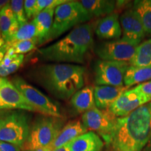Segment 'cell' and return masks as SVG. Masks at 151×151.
Here are the masks:
<instances>
[{"mask_svg": "<svg viewBox=\"0 0 151 151\" xmlns=\"http://www.w3.org/2000/svg\"><path fill=\"white\" fill-rule=\"evenodd\" d=\"M86 68L69 63L45 64L30 71L29 76L55 97L67 100L83 88Z\"/></svg>", "mask_w": 151, "mask_h": 151, "instance_id": "6da1fadb", "label": "cell"}, {"mask_svg": "<svg viewBox=\"0 0 151 151\" xmlns=\"http://www.w3.org/2000/svg\"><path fill=\"white\" fill-rule=\"evenodd\" d=\"M151 140V101L118 118L108 145L111 151H142Z\"/></svg>", "mask_w": 151, "mask_h": 151, "instance_id": "7a4b0ae2", "label": "cell"}, {"mask_svg": "<svg viewBox=\"0 0 151 151\" xmlns=\"http://www.w3.org/2000/svg\"><path fill=\"white\" fill-rule=\"evenodd\" d=\"M93 43L92 26L84 23L75 27L57 42L39 49V54L46 61L82 64Z\"/></svg>", "mask_w": 151, "mask_h": 151, "instance_id": "3957f363", "label": "cell"}, {"mask_svg": "<svg viewBox=\"0 0 151 151\" xmlns=\"http://www.w3.org/2000/svg\"><path fill=\"white\" fill-rule=\"evenodd\" d=\"M93 18L80 1H68L55 9L54 20L47 41L59 37L68 30Z\"/></svg>", "mask_w": 151, "mask_h": 151, "instance_id": "277c9868", "label": "cell"}, {"mask_svg": "<svg viewBox=\"0 0 151 151\" xmlns=\"http://www.w3.org/2000/svg\"><path fill=\"white\" fill-rule=\"evenodd\" d=\"M62 125L60 118L46 116L38 118L30 131L27 141L28 148L33 151L41 148H51L62 129Z\"/></svg>", "mask_w": 151, "mask_h": 151, "instance_id": "5b68a950", "label": "cell"}, {"mask_svg": "<svg viewBox=\"0 0 151 151\" xmlns=\"http://www.w3.org/2000/svg\"><path fill=\"white\" fill-rule=\"evenodd\" d=\"M30 134L27 116L22 111L6 112L0 128V141L23 146Z\"/></svg>", "mask_w": 151, "mask_h": 151, "instance_id": "8992f818", "label": "cell"}, {"mask_svg": "<svg viewBox=\"0 0 151 151\" xmlns=\"http://www.w3.org/2000/svg\"><path fill=\"white\" fill-rule=\"evenodd\" d=\"M12 83L37 112L47 116L61 118V109L58 103L45 95L43 92L20 76L13 78Z\"/></svg>", "mask_w": 151, "mask_h": 151, "instance_id": "52a82bcc", "label": "cell"}, {"mask_svg": "<svg viewBox=\"0 0 151 151\" xmlns=\"http://www.w3.org/2000/svg\"><path fill=\"white\" fill-rule=\"evenodd\" d=\"M129 67L127 62L97 60L94 65L95 83L97 86L124 87V77Z\"/></svg>", "mask_w": 151, "mask_h": 151, "instance_id": "ba28073f", "label": "cell"}, {"mask_svg": "<svg viewBox=\"0 0 151 151\" xmlns=\"http://www.w3.org/2000/svg\"><path fill=\"white\" fill-rule=\"evenodd\" d=\"M117 118L109 109L100 110L95 107L83 114L82 122L88 129L97 132L108 144L116 127Z\"/></svg>", "mask_w": 151, "mask_h": 151, "instance_id": "9c48e42d", "label": "cell"}, {"mask_svg": "<svg viewBox=\"0 0 151 151\" xmlns=\"http://www.w3.org/2000/svg\"><path fill=\"white\" fill-rule=\"evenodd\" d=\"M139 45L120 39L99 43L94 48L100 59L112 61L129 62Z\"/></svg>", "mask_w": 151, "mask_h": 151, "instance_id": "30bf717a", "label": "cell"}, {"mask_svg": "<svg viewBox=\"0 0 151 151\" xmlns=\"http://www.w3.org/2000/svg\"><path fill=\"white\" fill-rule=\"evenodd\" d=\"M150 101V97L133 88L122 92L109 107V110L115 116L122 118L128 116L136 109Z\"/></svg>", "mask_w": 151, "mask_h": 151, "instance_id": "8fae6325", "label": "cell"}, {"mask_svg": "<svg viewBox=\"0 0 151 151\" xmlns=\"http://www.w3.org/2000/svg\"><path fill=\"white\" fill-rule=\"evenodd\" d=\"M122 37L124 41L139 45L146 34L141 20L134 9L126 10L120 17Z\"/></svg>", "mask_w": 151, "mask_h": 151, "instance_id": "7c38bea8", "label": "cell"}, {"mask_svg": "<svg viewBox=\"0 0 151 151\" xmlns=\"http://www.w3.org/2000/svg\"><path fill=\"white\" fill-rule=\"evenodd\" d=\"M4 109H21L37 112L23 94L8 79L0 88V110Z\"/></svg>", "mask_w": 151, "mask_h": 151, "instance_id": "4fadbf2b", "label": "cell"}, {"mask_svg": "<svg viewBox=\"0 0 151 151\" xmlns=\"http://www.w3.org/2000/svg\"><path fill=\"white\" fill-rule=\"evenodd\" d=\"M95 33L101 39L110 41L120 39L122 28L118 14L113 13L101 19L97 24Z\"/></svg>", "mask_w": 151, "mask_h": 151, "instance_id": "5bb4252c", "label": "cell"}, {"mask_svg": "<svg viewBox=\"0 0 151 151\" xmlns=\"http://www.w3.org/2000/svg\"><path fill=\"white\" fill-rule=\"evenodd\" d=\"M127 89L128 88L125 86H95L94 88V96L96 107L100 110L109 109L120 94Z\"/></svg>", "mask_w": 151, "mask_h": 151, "instance_id": "9a60e30c", "label": "cell"}, {"mask_svg": "<svg viewBox=\"0 0 151 151\" xmlns=\"http://www.w3.org/2000/svg\"><path fill=\"white\" fill-rule=\"evenodd\" d=\"M88 129L81 121H72L66 124L60 131L51 146L52 150L69 144L79 136L86 133Z\"/></svg>", "mask_w": 151, "mask_h": 151, "instance_id": "2e32d148", "label": "cell"}, {"mask_svg": "<svg viewBox=\"0 0 151 151\" xmlns=\"http://www.w3.org/2000/svg\"><path fill=\"white\" fill-rule=\"evenodd\" d=\"M104 142L97 134L88 132L70 143L71 151H101Z\"/></svg>", "mask_w": 151, "mask_h": 151, "instance_id": "e0dca14e", "label": "cell"}, {"mask_svg": "<svg viewBox=\"0 0 151 151\" xmlns=\"http://www.w3.org/2000/svg\"><path fill=\"white\" fill-rule=\"evenodd\" d=\"M55 9H46L41 11L33 19L37 32V38L39 43L41 44L48 40V37L51 30L53 17Z\"/></svg>", "mask_w": 151, "mask_h": 151, "instance_id": "ac0fdd59", "label": "cell"}, {"mask_svg": "<svg viewBox=\"0 0 151 151\" xmlns=\"http://www.w3.org/2000/svg\"><path fill=\"white\" fill-rule=\"evenodd\" d=\"M71 104L73 109L79 113H84L95 108L94 88L90 86L81 88L71 97Z\"/></svg>", "mask_w": 151, "mask_h": 151, "instance_id": "d6986e66", "label": "cell"}, {"mask_svg": "<svg viewBox=\"0 0 151 151\" xmlns=\"http://www.w3.org/2000/svg\"><path fill=\"white\" fill-rule=\"evenodd\" d=\"M19 27L20 24L13 14L9 3L0 11V31L6 43L16 33Z\"/></svg>", "mask_w": 151, "mask_h": 151, "instance_id": "ffe728a7", "label": "cell"}, {"mask_svg": "<svg viewBox=\"0 0 151 151\" xmlns=\"http://www.w3.org/2000/svg\"><path fill=\"white\" fill-rule=\"evenodd\" d=\"M80 3L92 17L113 14L116 1L110 0H82Z\"/></svg>", "mask_w": 151, "mask_h": 151, "instance_id": "44dd1931", "label": "cell"}, {"mask_svg": "<svg viewBox=\"0 0 151 151\" xmlns=\"http://www.w3.org/2000/svg\"><path fill=\"white\" fill-rule=\"evenodd\" d=\"M150 81H151V65L148 67L129 65L124 77V86L129 88L134 85H139Z\"/></svg>", "mask_w": 151, "mask_h": 151, "instance_id": "7402d4cb", "label": "cell"}, {"mask_svg": "<svg viewBox=\"0 0 151 151\" xmlns=\"http://www.w3.org/2000/svg\"><path fill=\"white\" fill-rule=\"evenodd\" d=\"M134 67H148L151 65V39L141 42L137 46L133 58L129 62Z\"/></svg>", "mask_w": 151, "mask_h": 151, "instance_id": "603a6c76", "label": "cell"}, {"mask_svg": "<svg viewBox=\"0 0 151 151\" xmlns=\"http://www.w3.org/2000/svg\"><path fill=\"white\" fill-rule=\"evenodd\" d=\"M133 9L141 20L146 34L151 36V0L134 1Z\"/></svg>", "mask_w": 151, "mask_h": 151, "instance_id": "cb8c5ba5", "label": "cell"}, {"mask_svg": "<svg viewBox=\"0 0 151 151\" xmlns=\"http://www.w3.org/2000/svg\"><path fill=\"white\" fill-rule=\"evenodd\" d=\"M23 61V55L6 53L2 61L0 62V77L4 78L14 73L22 65Z\"/></svg>", "mask_w": 151, "mask_h": 151, "instance_id": "d4e9b609", "label": "cell"}, {"mask_svg": "<svg viewBox=\"0 0 151 151\" xmlns=\"http://www.w3.org/2000/svg\"><path fill=\"white\" fill-rule=\"evenodd\" d=\"M37 37V32L35 22H27L23 25L20 26L16 33L6 43H11L16 41L31 40Z\"/></svg>", "mask_w": 151, "mask_h": 151, "instance_id": "484cf974", "label": "cell"}, {"mask_svg": "<svg viewBox=\"0 0 151 151\" xmlns=\"http://www.w3.org/2000/svg\"><path fill=\"white\" fill-rule=\"evenodd\" d=\"M39 43L38 38L31 39V40L20 41L11 43H6L8 48H11L16 55H23L27 53L36 48L37 44Z\"/></svg>", "mask_w": 151, "mask_h": 151, "instance_id": "4316f807", "label": "cell"}, {"mask_svg": "<svg viewBox=\"0 0 151 151\" xmlns=\"http://www.w3.org/2000/svg\"><path fill=\"white\" fill-rule=\"evenodd\" d=\"M11 8L12 9L13 14L20 26L23 25L27 22L28 19L26 16L24 9V1L22 0H13L10 2Z\"/></svg>", "mask_w": 151, "mask_h": 151, "instance_id": "83f0119b", "label": "cell"}, {"mask_svg": "<svg viewBox=\"0 0 151 151\" xmlns=\"http://www.w3.org/2000/svg\"><path fill=\"white\" fill-rule=\"evenodd\" d=\"M67 0H37V14L46 9H55L58 6L67 2Z\"/></svg>", "mask_w": 151, "mask_h": 151, "instance_id": "f1b7e54d", "label": "cell"}, {"mask_svg": "<svg viewBox=\"0 0 151 151\" xmlns=\"http://www.w3.org/2000/svg\"><path fill=\"white\" fill-rule=\"evenodd\" d=\"M37 0H26L24 1V9L27 19L35 18L37 14Z\"/></svg>", "mask_w": 151, "mask_h": 151, "instance_id": "f546056e", "label": "cell"}, {"mask_svg": "<svg viewBox=\"0 0 151 151\" xmlns=\"http://www.w3.org/2000/svg\"><path fill=\"white\" fill-rule=\"evenodd\" d=\"M134 88L138 91L146 94L151 99V81L138 85Z\"/></svg>", "mask_w": 151, "mask_h": 151, "instance_id": "4dcf8cb0", "label": "cell"}, {"mask_svg": "<svg viewBox=\"0 0 151 151\" xmlns=\"http://www.w3.org/2000/svg\"><path fill=\"white\" fill-rule=\"evenodd\" d=\"M0 151H20V150L16 145L0 141Z\"/></svg>", "mask_w": 151, "mask_h": 151, "instance_id": "1f68e13d", "label": "cell"}, {"mask_svg": "<svg viewBox=\"0 0 151 151\" xmlns=\"http://www.w3.org/2000/svg\"><path fill=\"white\" fill-rule=\"evenodd\" d=\"M7 50H8V47L7 45L5 44L4 46L0 48V62L2 61V60L4 58L6 53Z\"/></svg>", "mask_w": 151, "mask_h": 151, "instance_id": "d6a6232c", "label": "cell"}, {"mask_svg": "<svg viewBox=\"0 0 151 151\" xmlns=\"http://www.w3.org/2000/svg\"><path fill=\"white\" fill-rule=\"evenodd\" d=\"M52 151H71L70 148V143L65 145V146L59 147V148H55Z\"/></svg>", "mask_w": 151, "mask_h": 151, "instance_id": "836d02e7", "label": "cell"}, {"mask_svg": "<svg viewBox=\"0 0 151 151\" xmlns=\"http://www.w3.org/2000/svg\"><path fill=\"white\" fill-rule=\"evenodd\" d=\"M6 111H4L2 110H0V128H1V124H2L4 120V117L6 116Z\"/></svg>", "mask_w": 151, "mask_h": 151, "instance_id": "e575fe53", "label": "cell"}, {"mask_svg": "<svg viewBox=\"0 0 151 151\" xmlns=\"http://www.w3.org/2000/svg\"><path fill=\"white\" fill-rule=\"evenodd\" d=\"M11 1H8V0H0V11H1L3 8H4Z\"/></svg>", "mask_w": 151, "mask_h": 151, "instance_id": "d590c367", "label": "cell"}, {"mask_svg": "<svg viewBox=\"0 0 151 151\" xmlns=\"http://www.w3.org/2000/svg\"><path fill=\"white\" fill-rule=\"evenodd\" d=\"M33 151H52L51 148L48 147V148H38L36 149V150H33Z\"/></svg>", "mask_w": 151, "mask_h": 151, "instance_id": "8d00e7d4", "label": "cell"}, {"mask_svg": "<svg viewBox=\"0 0 151 151\" xmlns=\"http://www.w3.org/2000/svg\"><path fill=\"white\" fill-rule=\"evenodd\" d=\"M5 44H6V42H5V41L4 40V39L2 38V37H1V31H0V48L4 46Z\"/></svg>", "mask_w": 151, "mask_h": 151, "instance_id": "74e56055", "label": "cell"}, {"mask_svg": "<svg viewBox=\"0 0 151 151\" xmlns=\"http://www.w3.org/2000/svg\"><path fill=\"white\" fill-rule=\"evenodd\" d=\"M6 81V78H1V77H0V88H1V86H2L4 83Z\"/></svg>", "mask_w": 151, "mask_h": 151, "instance_id": "f35d334b", "label": "cell"}, {"mask_svg": "<svg viewBox=\"0 0 151 151\" xmlns=\"http://www.w3.org/2000/svg\"><path fill=\"white\" fill-rule=\"evenodd\" d=\"M150 151H151V142H150Z\"/></svg>", "mask_w": 151, "mask_h": 151, "instance_id": "ab89813d", "label": "cell"}]
</instances>
